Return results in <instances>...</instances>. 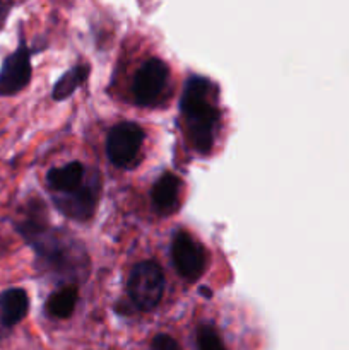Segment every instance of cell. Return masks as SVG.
<instances>
[{
	"label": "cell",
	"mask_w": 349,
	"mask_h": 350,
	"mask_svg": "<svg viewBox=\"0 0 349 350\" xmlns=\"http://www.w3.org/2000/svg\"><path fill=\"white\" fill-rule=\"evenodd\" d=\"M14 229L33 248L40 270L68 282L88 275L89 258L82 243L67 229L50 226L41 200L26 202L23 214L14 221Z\"/></svg>",
	"instance_id": "cell-1"
},
{
	"label": "cell",
	"mask_w": 349,
	"mask_h": 350,
	"mask_svg": "<svg viewBox=\"0 0 349 350\" xmlns=\"http://www.w3.org/2000/svg\"><path fill=\"white\" fill-rule=\"evenodd\" d=\"M181 126L195 152L209 154L218 135L221 111L218 105V85L202 75H190L180 98Z\"/></svg>",
	"instance_id": "cell-2"
},
{
	"label": "cell",
	"mask_w": 349,
	"mask_h": 350,
	"mask_svg": "<svg viewBox=\"0 0 349 350\" xmlns=\"http://www.w3.org/2000/svg\"><path fill=\"white\" fill-rule=\"evenodd\" d=\"M127 293L139 310H154L164 294V273L157 263L140 262L130 272Z\"/></svg>",
	"instance_id": "cell-3"
},
{
	"label": "cell",
	"mask_w": 349,
	"mask_h": 350,
	"mask_svg": "<svg viewBox=\"0 0 349 350\" xmlns=\"http://www.w3.org/2000/svg\"><path fill=\"white\" fill-rule=\"evenodd\" d=\"M170 81V67L161 58H149L133 75L132 96L135 105L151 108L159 105Z\"/></svg>",
	"instance_id": "cell-4"
},
{
	"label": "cell",
	"mask_w": 349,
	"mask_h": 350,
	"mask_svg": "<svg viewBox=\"0 0 349 350\" xmlns=\"http://www.w3.org/2000/svg\"><path fill=\"white\" fill-rule=\"evenodd\" d=\"M33 50L27 46L24 34L21 33L19 44L12 53L7 55L0 65V98L17 96L29 85L33 77V65H31Z\"/></svg>",
	"instance_id": "cell-5"
},
{
	"label": "cell",
	"mask_w": 349,
	"mask_h": 350,
	"mask_svg": "<svg viewBox=\"0 0 349 350\" xmlns=\"http://www.w3.org/2000/svg\"><path fill=\"white\" fill-rule=\"evenodd\" d=\"M99 190H101V181L96 171L89 170L88 178L77 190L65 195L51 197L53 205L68 219L86 222L94 215L96 205H98Z\"/></svg>",
	"instance_id": "cell-6"
},
{
	"label": "cell",
	"mask_w": 349,
	"mask_h": 350,
	"mask_svg": "<svg viewBox=\"0 0 349 350\" xmlns=\"http://www.w3.org/2000/svg\"><path fill=\"white\" fill-rule=\"evenodd\" d=\"M142 126L133 122H122L113 126L106 137V154L116 167H132L144 142Z\"/></svg>",
	"instance_id": "cell-7"
},
{
	"label": "cell",
	"mask_w": 349,
	"mask_h": 350,
	"mask_svg": "<svg viewBox=\"0 0 349 350\" xmlns=\"http://www.w3.org/2000/svg\"><path fill=\"white\" fill-rule=\"evenodd\" d=\"M171 260L177 272L185 280L195 282L204 273L207 265V253L204 246L195 241L188 232L180 231L171 241Z\"/></svg>",
	"instance_id": "cell-8"
},
{
	"label": "cell",
	"mask_w": 349,
	"mask_h": 350,
	"mask_svg": "<svg viewBox=\"0 0 349 350\" xmlns=\"http://www.w3.org/2000/svg\"><path fill=\"white\" fill-rule=\"evenodd\" d=\"M88 173L89 170H86L84 164L79 163V161H72V163L60 167H51L47 173V187L51 197L77 190L86 181Z\"/></svg>",
	"instance_id": "cell-9"
},
{
	"label": "cell",
	"mask_w": 349,
	"mask_h": 350,
	"mask_svg": "<svg viewBox=\"0 0 349 350\" xmlns=\"http://www.w3.org/2000/svg\"><path fill=\"white\" fill-rule=\"evenodd\" d=\"M181 180L173 173H164L156 180L151 190V202L159 215L173 214L180 204Z\"/></svg>",
	"instance_id": "cell-10"
},
{
	"label": "cell",
	"mask_w": 349,
	"mask_h": 350,
	"mask_svg": "<svg viewBox=\"0 0 349 350\" xmlns=\"http://www.w3.org/2000/svg\"><path fill=\"white\" fill-rule=\"evenodd\" d=\"M29 311V296L21 287H9L0 293V323L7 332L27 317Z\"/></svg>",
	"instance_id": "cell-11"
},
{
	"label": "cell",
	"mask_w": 349,
	"mask_h": 350,
	"mask_svg": "<svg viewBox=\"0 0 349 350\" xmlns=\"http://www.w3.org/2000/svg\"><path fill=\"white\" fill-rule=\"evenodd\" d=\"M77 287L75 286H65L62 289L55 291L53 294H50V297L44 303V311L50 318L55 320H65V318L70 317L75 310V304H77Z\"/></svg>",
	"instance_id": "cell-12"
},
{
	"label": "cell",
	"mask_w": 349,
	"mask_h": 350,
	"mask_svg": "<svg viewBox=\"0 0 349 350\" xmlns=\"http://www.w3.org/2000/svg\"><path fill=\"white\" fill-rule=\"evenodd\" d=\"M89 75V65L88 64H77L65 72L57 82H55L53 89H51V98L55 101H64V99L70 98L79 88L86 82Z\"/></svg>",
	"instance_id": "cell-13"
},
{
	"label": "cell",
	"mask_w": 349,
	"mask_h": 350,
	"mask_svg": "<svg viewBox=\"0 0 349 350\" xmlns=\"http://www.w3.org/2000/svg\"><path fill=\"white\" fill-rule=\"evenodd\" d=\"M195 345H197V350H228L219 332L209 323L198 325L197 334H195Z\"/></svg>",
	"instance_id": "cell-14"
},
{
	"label": "cell",
	"mask_w": 349,
	"mask_h": 350,
	"mask_svg": "<svg viewBox=\"0 0 349 350\" xmlns=\"http://www.w3.org/2000/svg\"><path fill=\"white\" fill-rule=\"evenodd\" d=\"M151 350H181L178 342L171 335L159 334L151 342Z\"/></svg>",
	"instance_id": "cell-15"
},
{
	"label": "cell",
	"mask_w": 349,
	"mask_h": 350,
	"mask_svg": "<svg viewBox=\"0 0 349 350\" xmlns=\"http://www.w3.org/2000/svg\"><path fill=\"white\" fill-rule=\"evenodd\" d=\"M10 12V3L7 0H0V29H3L5 26V21L9 17Z\"/></svg>",
	"instance_id": "cell-16"
},
{
	"label": "cell",
	"mask_w": 349,
	"mask_h": 350,
	"mask_svg": "<svg viewBox=\"0 0 349 350\" xmlns=\"http://www.w3.org/2000/svg\"><path fill=\"white\" fill-rule=\"evenodd\" d=\"M7 335H9V332H7L5 328L2 327V323H0V340H3V338H5Z\"/></svg>",
	"instance_id": "cell-17"
},
{
	"label": "cell",
	"mask_w": 349,
	"mask_h": 350,
	"mask_svg": "<svg viewBox=\"0 0 349 350\" xmlns=\"http://www.w3.org/2000/svg\"><path fill=\"white\" fill-rule=\"evenodd\" d=\"M201 294H205L207 297H211V291H209L207 287H201Z\"/></svg>",
	"instance_id": "cell-18"
}]
</instances>
